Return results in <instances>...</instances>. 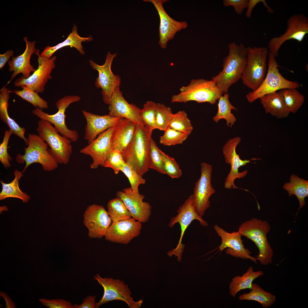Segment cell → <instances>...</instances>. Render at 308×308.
<instances>
[{
	"label": "cell",
	"instance_id": "6da1fadb",
	"mask_svg": "<svg viewBox=\"0 0 308 308\" xmlns=\"http://www.w3.org/2000/svg\"><path fill=\"white\" fill-rule=\"evenodd\" d=\"M228 55L223 60V69L212 80L223 93H228L230 87L241 78L246 64L248 47L234 42L228 45Z\"/></svg>",
	"mask_w": 308,
	"mask_h": 308
},
{
	"label": "cell",
	"instance_id": "7a4b0ae2",
	"mask_svg": "<svg viewBox=\"0 0 308 308\" xmlns=\"http://www.w3.org/2000/svg\"><path fill=\"white\" fill-rule=\"evenodd\" d=\"M151 135L144 127L137 125L132 139L121 153L125 162L141 176L149 169V155Z\"/></svg>",
	"mask_w": 308,
	"mask_h": 308
},
{
	"label": "cell",
	"instance_id": "3957f363",
	"mask_svg": "<svg viewBox=\"0 0 308 308\" xmlns=\"http://www.w3.org/2000/svg\"><path fill=\"white\" fill-rule=\"evenodd\" d=\"M27 139V146L24 149V154L19 153L16 157L18 163H25L23 173L30 165L35 163L41 164L45 171H52L58 167V163L48 149V144L41 137L38 135L29 133Z\"/></svg>",
	"mask_w": 308,
	"mask_h": 308
},
{
	"label": "cell",
	"instance_id": "277c9868",
	"mask_svg": "<svg viewBox=\"0 0 308 308\" xmlns=\"http://www.w3.org/2000/svg\"><path fill=\"white\" fill-rule=\"evenodd\" d=\"M270 229L268 222L256 218L244 222L238 228L242 236H246L254 243L259 250L256 258L263 265L271 264L273 261V250L267 237Z\"/></svg>",
	"mask_w": 308,
	"mask_h": 308
},
{
	"label": "cell",
	"instance_id": "5b68a950",
	"mask_svg": "<svg viewBox=\"0 0 308 308\" xmlns=\"http://www.w3.org/2000/svg\"><path fill=\"white\" fill-rule=\"evenodd\" d=\"M179 90L178 94L172 96L171 103L194 101L214 104L224 94L213 80L204 79H192L189 85L182 86Z\"/></svg>",
	"mask_w": 308,
	"mask_h": 308
},
{
	"label": "cell",
	"instance_id": "8992f818",
	"mask_svg": "<svg viewBox=\"0 0 308 308\" xmlns=\"http://www.w3.org/2000/svg\"><path fill=\"white\" fill-rule=\"evenodd\" d=\"M248 48L246 63L241 79L243 84L254 91L265 77L269 50L265 47Z\"/></svg>",
	"mask_w": 308,
	"mask_h": 308
},
{
	"label": "cell",
	"instance_id": "52a82bcc",
	"mask_svg": "<svg viewBox=\"0 0 308 308\" xmlns=\"http://www.w3.org/2000/svg\"><path fill=\"white\" fill-rule=\"evenodd\" d=\"M268 69L266 76L260 87L250 92L246 96L250 103L269 93L285 88H297L300 87L296 81L289 80L283 77L279 72L275 57L269 51Z\"/></svg>",
	"mask_w": 308,
	"mask_h": 308
},
{
	"label": "cell",
	"instance_id": "ba28073f",
	"mask_svg": "<svg viewBox=\"0 0 308 308\" xmlns=\"http://www.w3.org/2000/svg\"><path fill=\"white\" fill-rule=\"evenodd\" d=\"M36 130L49 146L58 164H68L72 152L71 140L60 134L52 124L46 120L38 121Z\"/></svg>",
	"mask_w": 308,
	"mask_h": 308
},
{
	"label": "cell",
	"instance_id": "9c48e42d",
	"mask_svg": "<svg viewBox=\"0 0 308 308\" xmlns=\"http://www.w3.org/2000/svg\"><path fill=\"white\" fill-rule=\"evenodd\" d=\"M80 97L77 95L65 96L56 101L55 105L58 109L55 114L50 115L43 112L42 109L35 108L32 111V114L38 117L40 120L48 121L53 125L58 132L61 135L68 138L72 142L77 141L79 138L77 131L70 129L66 124L65 112L66 108L71 104L79 102Z\"/></svg>",
	"mask_w": 308,
	"mask_h": 308
},
{
	"label": "cell",
	"instance_id": "30bf717a",
	"mask_svg": "<svg viewBox=\"0 0 308 308\" xmlns=\"http://www.w3.org/2000/svg\"><path fill=\"white\" fill-rule=\"evenodd\" d=\"M94 279L102 286L104 289L103 296L98 302L96 303L95 308L114 300L123 301L130 308H139L141 307L143 300L134 301L131 296V293L128 285L123 281L112 278H103L98 274L94 276Z\"/></svg>",
	"mask_w": 308,
	"mask_h": 308
},
{
	"label": "cell",
	"instance_id": "8fae6325",
	"mask_svg": "<svg viewBox=\"0 0 308 308\" xmlns=\"http://www.w3.org/2000/svg\"><path fill=\"white\" fill-rule=\"evenodd\" d=\"M176 216L171 218L168 226L172 228L175 224L178 223L181 227V236L176 247L169 252L167 254L170 257L175 255V256H177L178 260L180 262L181 260L182 254L185 246L182 243V239L188 226L194 220L198 221L200 224L203 226H207L208 224L196 212L193 203L192 194L190 196L184 203L179 207Z\"/></svg>",
	"mask_w": 308,
	"mask_h": 308
},
{
	"label": "cell",
	"instance_id": "7c38bea8",
	"mask_svg": "<svg viewBox=\"0 0 308 308\" xmlns=\"http://www.w3.org/2000/svg\"><path fill=\"white\" fill-rule=\"evenodd\" d=\"M212 171V165L201 163L200 176L195 183L192 194L196 210L201 218L210 206V197L216 192L211 183Z\"/></svg>",
	"mask_w": 308,
	"mask_h": 308
},
{
	"label": "cell",
	"instance_id": "4fadbf2b",
	"mask_svg": "<svg viewBox=\"0 0 308 308\" xmlns=\"http://www.w3.org/2000/svg\"><path fill=\"white\" fill-rule=\"evenodd\" d=\"M285 32L281 35L272 38L268 44V50L276 57L278 51L286 41L293 39L302 41L308 33V18L304 15L296 14L289 18Z\"/></svg>",
	"mask_w": 308,
	"mask_h": 308
},
{
	"label": "cell",
	"instance_id": "5bb4252c",
	"mask_svg": "<svg viewBox=\"0 0 308 308\" xmlns=\"http://www.w3.org/2000/svg\"><path fill=\"white\" fill-rule=\"evenodd\" d=\"M117 56L116 53L111 54L108 52L105 61L102 65L97 64L92 60L89 61L92 68L98 72V76L96 79L95 85L97 88H101L103 100L108 105L115 89L121 84L120 77L118 75H115L111 70L113 59Z\"/></svg>",
	"mask_w": 308,
	"mask_h": 308
},
{
	"label": "cell",
	"instance_id": "9a60e30c",
	"mask_svg": "<svg viewBox=\"0 0 308 308\" xmlns=\"http://www.w3.org/2000/svg\"><path fill=\"white\" fill-rule=\"evenodd\" d=\"M35 53L38 56V68L29 77L25 78L22 76L17 79L14 83L17 87L25 86L30 90L38 93H42L48 80L52 78L50 75L52 70L55 68V61L56 57L54 56L49 58L39 54V50H37Z\"/></svg>",
	"mask_w": 308,
	"mask_h": 308
},
{
	"label": "cell",
	"instance_id": "2e32d148",
	"mask_svg": "<svg viewBox=\"0 0 308 308\" xmlns=\"http://www.w3.org/2000/svg\"><path fill=\"white\" fill-rule=\"evenodd\" d=\"M83 223L88 229L89 238L99 239L105 236L112 221L103 206L93 204L85 211Z\"/></svg>",
	"mask_w": 308,
	"mask_h": 308
},
{
	"label": "cell",
	"instance_id": "e0dca14e",
	"mask_svg": "<svg viewBox=\"0 0 308 308\" xmlns=\"http://www.w3.org/2000/svg\"><path fill=\"white\" fill-rule=\"evenodd\" d=\"M241 140V138L239 137L230 139L226 142L223 148V153L225 162L231 165L230 170L224 182V188L226 189H231L239 188L235 185V180L237 179L244 178L248 173L247 170L239 172V168L246 165L254 159L250 160H242L240 159V155L236 152V149Z\"/></svg>",
	"mask_w": 308,
	"mask_h": 308
},
{
	"label": "cell",
	"instance_id": "ac0fdd59",
	"mask_svg": "<svg viewBox=\"0 0 308 308\" xmlns=\"http://www.w3.org/2000/svg\"><path fill=\"white\" fill-rule=\"evenodd\" d=\"M114 127L102 133L88 145L81 149V153L88 155L92 158L90 164L92 169H96L100 166L103 167L104 163L112 151L111 138Z\"/></svg>",
	"mask_w": 308,
	"mask_h": 308
},
{
	"label": "cell",
	"instance_id": "d6986e66",
	"mask_svg": "<svg viewBox=\"0 0 308 308\" xmlns=\"http://www.w3.org/2000/svg\"><path fill=\"white\" fill-rule=\"evenodd\" d=\"M214 228L221 239V244L217 248L218 251L222 252L227 248L226 254L236 258L249 259L257 264L256 258L252 256L250 250L245 248L241 238L242 236L238 231L228 232L216 224L214 226Z\"/></svg>",
	"mask_w": 308,
	"mask_h": 308
},
{
	"label": "cell",
	"instance_id": "ffe728a7",
	"mask_svg": "<svg viewBox=\"0 0 308 308\" xmlns=\"http://www.w3.org/2000/svg\"><path fill=\"white\" fill-rule=\"evenodd\" d=\"M167 0H144L145 2H150L155 6L160 19L159 27V44L160 47L165 48L168 41L173 39L176 33L183 29H185L188 24L185 21L179 22L170 17L164 9L163 4Z\"/></svg>",
	"mask_w": 308,
	"mask_h": 308
},
{
	"label": "cell",
	"instance_id": "44dd1931",
	"mask_svg": "<svg viewBox=\"0 0 308 308\" xmlns=\"http://www.w3.org/2000/svg\"><path fill=\"white\" fill-rule=\"evenodd\" d=\"M141 222L133 218L112 222L105 236L106 240L127 244L140 234Z\"/></svg>",
	"mask_w": 308,
	"mask_h": 308
},
{
	"label": "cell",
	"instance_id": "7402d4cb",
	"mask_svg": "<svg viewBox=\"0 0 308 308\" xmlns=\"http://www.w3.org/2000/svg\"><path fill=\"white\" fill-rule=\"evenodd\" d=\"M119 86L115 89L111 98L109 107V116L121 117L144 127L141 116V109L133 104H129L124 98Z\"/></svg>",
	"mask_w": 308,
	"mask_h": 308
},
{
	"label": "cell",
	"instance_id": "603a6c76",
	"mask_svg": "<svg viewBox=\"0 0 308 308\" xmlns=\"http://www.w3.org/2000/svg\"><path fill=\"white\" fill-rule=\"evenodd\" d=\"M116 196L123 202L132 217L141 223L147 222L151 214L152 207L148 202L143 201L145 197L134 192L131 187L117 192Z\"/></svg>",
	"mask_w": 308,
	"mask_h": 308
},
{
	"label": "cell",
	"instance_id": "cb8c5ba5",
	"mask_svg": "<svg viewBox=\"0 0 308 308\" xmlns=\"http://www.w3.org/2000/svg\"><path fill=\"white\" fill-rule=\"evenodd\" d=\"M82 112L86 122L84 139L88 144L99 134L114 126L122 118L112 117L108 115H97L84 110Z\"/></svg>",
	"mask_w": 308,
	"mask_h": 308
},
{
	"label": "cell",
	"instance_id": "d4e9b609",
	"mask_svg": "<svg viewBox=\"0 0 308 308\" xmlns=\"http://www.w3.org/2000/svg\"><path fill=\"white\" fill-rule=\"evenodd\" d=\"M24 40L26 44V48L23 53L17 56H13L11 60L7 62L9 66V70L12 73L11 78L7 84L19 74H22V76L27 78L31 76V72H33L37 69L31 64L30 62L32 55L37 50L36 41H29L26 37L24 38Z\"/></svg>",
	"mask_w": 308,
	"mask_h": 308
},
{
	"label": "cell",
	"instance_id": "484cf974",
	"mask_svg": "<svg viewBox=\"0 0 308 308\" xmlns=\"http://www.w3.org/2000/svg\"><path fill=\"white\" fill-rule=\"evenodd\" d=\"M137 124L121 118L114 126L111 138L112 150L122 153L132 139Z\"/></svg>",
	"mask_w": 308,
	"mask_h": 308
},
{
	"label": "cell",
	"instance_id": "4316f807",
	"mask_svg": "<svg viewBox=\"0 0 308 308\" xmlns=\"http://www.w3.org/2000/svg\"><path fill=\"white\" fill-rule=\"evenodd\" d=\"M260 102L266 114L277 119L287 117L290 112L283 98L279 92H275L267 94L260 98Z\"/></svg>",
	"mask_w": 308,
	"mask_h": 308
},
{
	"label": "cell",
	"instance_id": "83f0119b",
	"mask_svg": "<svg viewBox=\"0 0 308 308\" xmlns=\"http://www.w3.org/2000/svg\"><path fill=\"white\" fill-rule=\"evenodd\" d=\"M6 85L0 91V118L12 131L13 134L23 139L27 145V138L25 135V129L21 127L13 119L9 116L8 111V101L11 91L6 88Z\"/></svg>",
	"mask_w": 308,
	"mask_h": 308
},
{
	"label": "cell",
	"instance_id": "f1b7e54d",
	"mask_svg": "<svg viewBox=\"0 0 308 308\" xmlns=\"http://www.w3.org/2000/svg\"><path fill=\"white\" fill-rule=\"evenodd\" d=\"M93 40V38L91 36L86 37H80L78 33L77 27L74 24L72 28V32L64 41L54 46H46L40 55L50 58L57 50L68 46L76 48L81 54L84 55L85 52L82 43L89 42Z\"/></svg>",
	"mask_w": 308,
	"mask_h": 308
},
{
	"label": "cell",
	"instance_id": "f546056e",
	"mask_svg": "<svg viewBox=\"0 0 308 308\" xmlns=\"http://www.w3.org/2000/svg\"><path fill=\"white\" fill-rule=\"evenodd\" d=\"M264 274L262 271H254L252 267H249L242 275H237L233 278L229 285V294L235 297L237 293L241 290L247 289L251 290L253 281Z\"/></svg>",
	"mask_w": 308,
	"mask_h": 308
},
{
	"label": "cell",
	"instance_id": "4dcf8cb0",
	"mask_svg": "<svg viewBox=\"0 0 308 308\" xmlns=\"http://www.w3.org/2000/svg\"><path fill=\"white\" fill-rule=\"evenodd\" d=\"M22 172L15 169L14 172L15 178L10 183H7L0 181L2 189L0 193V200H2L7 198H17L22 200L24 203L28 202L30 198V196L23 192L20 189L19 181L23 175Z\"/></svg>",
	"mask_w": 308,
	"mask_h": 308
},
{
	"label": "cell",
	"instance_id": "1f68e13d",
	"mask_svg": "<svg viewBox=\"0 0 308 308\" xmlns=\"http://www.w3.org/2000/svg\"><path fill=\"white\" fill-rule=\"evenodd\" d=\"M283 188L287 191L289 196L294 194L297 197L299 203L298 212L305 205V199L308 195V181L293 174L290 176V182L285 184Z\"/></svg>",
	"mask_w": 308,
	"mask_h": 308
},
{
	"label": "cell",
	"instance_id": "d6a6232c",
	"mask_svg": "<svg viewBox=\"0 0 308 308\" xmlns=\"http://www.w3.org/2000/svg\"><path fill=\"white\" fill-rule=\"evenodd\" d=\"M240 300L254 301L260 303L265 308L271 307L275 302V296L264 290L258 284L253 283L252 287L249 293L240 295Z\"/></svg>",
	"mask_w": 308,
	"mask_h": 308
},
{
	"label": "cell",
	"instance_id": "836d02e7",
	"mask_svg": "<svg viewBox=\"0 0 308 308\" xmlns=\"http://www.w3.org/2000/svg\"><path fill=\"white\" fill-rule=\"evenodd\" d=\"M229 97L228 94L226 93L225 94L220 98L218 104V111L213 119L216 123L221 119H225L226 120L227 125L232 127L234 124L236 119L231 113V110H238L230 103Z\"/></svg>",
	"mask_w": 308,
	"mask_h": 308
},
{
	"label": "cell",
	"instance_id": "e575fe53",
	"mask_svg": "<svg viewBox=\"0 0 308 308\" xmlns=\"http://www.w3.org/2000/svg\"><path fill=\"white\" fill-rule=\"evenodd\" d=\"M108 212L112 222L129 219L131 213L122 200L117 197L110 200L108 205Z\"/></svg>",
	"mask_w": 308,
	"mask_h": 308
},
{
	"label": "cell",
	"instance_id": "d590c367",
	"mask_svg": "<svg viewBox=\"0 0 308 308\" xmlns=\"http://www.w3.org/2000/svg\"><path fill=\"white\" fill-rule=\"evenodd\" d=\"M290 113H295L304 103L305 98L295 88H285L279 90Z\"/></svg>",
	"mask_w": 308,
	"mask_h": 308
},
{
	"label": "cell",
	"instance_id": "8d00e7d4",
	"mask_svg": "<svg viewBox=\"0 0 308 308\" xmlns=\"http://www.w3.org/2000/svg\"><path fill=\"white\" fill-rule=\"evenodd\" d=\"M169 126L172 129L189 136L193 127L186 112L179 111L173 114Z\"/></svg>",
	"mask_w": 308,
	"mask_h": 308
},
{
	"label": "cell",
	"instance_id": "74e56055",
	"mask_svg": "<svg viewBox=\"0 0 308 308\" xmlns=\"http://www.w3.org/2000/svg\"><path fill=\"white\" fill-rule=\"evenodd\" d=\"M157 104L152 101L147 102L141 109V116L144 127L151 134L155 129V113Z\"/></svg>",
	"mask_w": 308,
	"mask_h": 308
},
{
	"label": "cell",
	"instance_id": "f35d334b",
	"mask_svg": "<svg viewBox=\"0 0 308 308\" xmlns=\"http://www.w3.org/2000/svg\"><path fill=\"white\" fill-rule=\"evenodd\" d=\"M21 90H15L13 92L22 99L30 103L36 108L41 109H46L48 108V103L40 97L38 93L33 91L25 86H21Z\"/></svg>",
	"mask_w": 308,
	"mask_h": 308
},
{
	"label": "cell",
	"instance_id": "ab89813d",
	"mask_svg": "<svg viewBox=\"0 0 308 308\" xmlns=\"http://www.w3.org/2000/svg\"><path fill=\"white\" fill-rule=\"evenodd\" d=\"M173 114L170 107L162 103L157 104L155 113V129L165 131L169 127Z\"/></svg>",
	"mask_w": 308,
	"mask_h": 308
},
{
	"label": "cell",
	"instance_id": "60d3db41",
	"mask_svg": "<svg viewBox=\"0 0 308 308\" xmlns=\"http://www.w3.org/2000/svg\"><path fill=\"white\" fill-rule=\"evenodd\" d=\"M149 167V169H153L161 173L166 174L160 149L152 137L150 141Z\"/></svg>",
	"mask_w": 308,
	"mask_h": 308
},
{
	"label": "cell",
	"instance_id": "b9f144b4",
	"mask_svg": "<svg viewBox=\"0 0 308 308\" xmlns=\"http://www.w3.org/2000/svg\"><path fill=\"white\" fill-rule=\"evenodd\" d=\"M159 138V143L165 146H171L182 144L189 135L174 130L169 126Z\"/></svg>",
	"mask_w": 308,
	"mask_h": 308
},
{
	"label": "cell",
	"instance_id": "7bdbcfd3",
	"mask_svg": "<svg viewBox=\"0 0 308 308\" xmlns=\"http://www.w3.org/2000/svg\"><path fill=\"white\" fill-rule=\"evenodd\" d=\"M121 171L128 178L133 191L136 193H139V186L145 184L146 180L143 178L142 176L138 174L131 166L126 163Z\"/></svg>",
	"mask_w": 308,
	"mask_h": 308
},
{
	"label": "cell",
	"instance_id": "ee69618b",
	"mask_svg": "<svg viewBox=\"0 0 308 308\" xmlns=\"http://www.w3.org/2000/svg\"><path fill=\"white\" fill-rule=\"evenodd\" d=\"M160 153L163 162L166 174L173 179L181 177L182 174V171L175 159L161 150Z\"/></svg>",
	"mask_w": 308,
	"mask_h": 308
},
{
	"label": "cell",
	"instance_id": "f6af8a7d",
	"mask_svg": "<svg viewBox=\"0 0 308 308\" xmlns=\"http://www.w3.org/2000/svg\"><path fill=\"white\" fill-rule=\"evenodd\" d=\"M125 163L121 153L112 150L106 161L103 167L112 169L117 174L121 171Z\"/></svg>",
	"mask_w": 308,
	"mask_h": 308
},
{
	"label": "cell",
	"instance_id": "bcb514c9",
	"mask_svg": "<svg viewBox=\"0 0 308 308\" xmlns=\"http://www.w3.org/2000/svg\"><path fill=\"white\" fill-rule=\"evenodd\" d=\"M12 134L11 130H5L3 141L0 144V161L6 169L11 167L10 162L11 157L8 153L7 149L9 140Z\"/></svg>",
	"mask_w": 308,
	"mask_h": 308
},
{
	"label": "cell",
	"instance_id": "7dc6e473",
	"mask_svg": "<svg viewBox=\"0 0 308 308\" xmlns=\"http://www.w3.org/2000/svg\"><path fill=\"white\" fill-rule=\"evenodd\" d=\"M39 301L43 305L49 308H74L71 302L62 299L49 300L42 298Z\"/></svg>",
	"mask_w": 308,
	"mask_h": 308
},
{
	"label": "cell",
	"instance_id": "c3c4849f",
	"mask_svg": "<svg viewBox=\"0 0 308 308\" xmlns=\"http://www.w3.org/2000/svg\"><path fill=\"white\" fill-rule=\"evenodd\" d=\"M249 1L248 0H224L223 2L225 7L233 6L236 12L241 15L244 9L247 8Z\"/></svg>",
	"mask_w": 308,
	"mask_h": 308
},
{
	"label": "cell",
	"instance_id": "681fc988",
	"mask_svg": "<svg viewBox=\"0 0 308 308\" xmlns=\"http://www.w3.org/2000/svg\"><path fill=\"white\" fill-rule=\"evenodd\" d=\"M260 3H263L269 12L271 13H273L274 11L269 7L265 0H250L249 1L247 8V9L246 14V15L247 18H250L251 17L253 8L257 4Z\"/></svg>",
	"mask_w": 308,
	"mask_h": 308
},
{
	"label": "cell",
	"instance_id": "f907efd6",
	"mask_svg": "<svg viewBox=\"0 0 308 308\" xmlns=\"http://www.w3.org/2000/svg\"><path fill=\"white\" fill-rule=\"evenodd\" d=\"M96 296L89 295L84 298L83 301L80 305L74 304V308H95L96 298Z\"/></svg>",
	"mask_w": 308,
	"mask_h": 308
},
{
	"label": "cell",
	"instance_id": "816d5d0a",
	"mask_svg": "<svg viewBox=\"0 0 308 308\" xmlns=\"http://www.w3.org/2000/svg\"><path fill=\"white\" fill-rule=\"evenodd\" d=\"M14 52L11 50L7 51L5 53L0 54V68H2L10 58L13 56Z\"/></svg>",
	"mask_w": 308,
	"mask_h": 308
},
{
	"label": "cell",
	"instance_id": "f5cc1de1",
	"mask_svg": "<svg viewBox=\"0 0 308 308\" xmlns=\"http://www.w3.org/2000/svg\"><path fill=\"white\" fill-rule=\"evenodd\" d=\"M0 295L3 297L5 301V307L6 308H16L15 304L7 294L4 292L0 291Z\"/></svg>",
	"mask_w": 308,
	"mask_h": 308
}]
</instances>
